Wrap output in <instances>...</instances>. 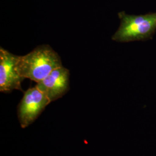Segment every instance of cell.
Returning a JSON list of instances; mask_svg holds the SVG:
<instances>
[{
  "instance_id": "6da1fadb",
  "label": "cell",
  "mask_w": 156,
  "mask_h": 156,
  "mask_svg": "<svg viewBox=\"0 0 156 156\" xmlns=\"http://www.w3.org/2000/svg\"><path fill=\"white\" fill-rule=\"evenodd\" d=\"M62 66L60 56L48 45L38 46L24 56H18L16 68L23 78L39 83L53 70Z\"/></svg>"
},
{
  "instance_id": "7a4b0ae2",
  "label": "cell",
  "mask_w": 156,
  "mask_h": 156,
  "mask_svg": "<svg viewBox=\"0 0 156 156\" xmlns=\"http://www.w3.org/2000/svg\"><path fill=\"white\" fill-rule=\"evenodd\" d=\"M120 26L112 39L119 42L146 41L152 38L156 31V13L146 15H128L125 12L118 13Z\"/></svg>"
},
{
  "instance_id": "3957f363",
  "label": "cell",
  "mask_w": 156,
  "mask_h": 156,
  "mask_svg": "<svg viewBox=\"0 0 156 156\" xmlns=\"http://www.w3.org/2000/svg\"><path fill=\"white\" fill-rule=\"evenodd\" d=\"M51 103L48 96L35 85L26 90L17 107V116L22 128L27 127Z\"/></svg>"
},
{
  "instance_id": "277c9868",
  "label": "cell",
  "mask_w": 156,
  "mask_h": 156,
  "mask_svg": "<svg viewBox=\"0 0 156 156\" xmlns=\"http://www.w3.org/2000/svg\"><path fill=\"white\" fill-rule=\"evenodd\" d=\"M18 56L1 47L0 48V91L10 93L15 90L23 91V78L17 70Z\"/></svg>"
},
{
  "instance_id": "5b68a950",
  "label": "cell",
  "mask_w": 156,
  "mask_h": 156,
  "mask_svg": "<svg viewBox=\"0 0 156 156\" xmlns=\"http://www.w3.org/2000/svg\"><path fill=\"white\" fill-rule=\"evenodd\" d=\"M70 73L63 66L53 70L36 86L44 92L50 102L61 98L69 89Z\"/></svg>"
}]
</instances>
